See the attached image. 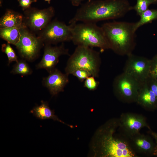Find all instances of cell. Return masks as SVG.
I'll return each instance as SVG.
<instances>
[{"instance_id": "1", "label": "cell", "mask_w": 157, "mask_h": 157, "mask_svg": "<svg viewBox=\"0 0 157 157\" xmlns=\"http://www.w3.org/2000/svg\"><path fill=\"white\" fill-rule=\"evenodd\" d=\"M131 7L127 0H88L77 10L69 23H95L121 18L131 10Z\"/></svg>"}, {"instance_id": "2", "label": "cell", "mask_w": 157, "mask_h": 157, "mask_svg": "<svg viewBox=\"0 0 157 157\" xmlns=\"http://www.w3.org/2000/svg\"><path fill=\"white\" fill-rule=\"evenodd\" d=\"M119 119L110 120L98 132L97 143V153L102 157H137L127 138L117 130Z\"/></svg>"}, {"instance_id": "3", "label": "cell", "mask_w": 157, "mask_h": 157, "mask_svg": "<svg viewBox=\"0 0 157 157\" xmlns=\"http://www.w3.org/2000/svg\"><path fill=\"white\" fill-rule=\"evenodd\" d=\"M134 22L113 21L105 23L101 26L110 49L121 56L132 53L136 45Z\"/></svg>"}, {"instance_id": "4", "label": "cell", "mask_w": 157, "mask_h": 157, "mask_svg": "<svg viewBox=\"0 0 157 157\" xmlns=\"http://www.w3.org/2000/svg\"><path fill=\"white\" fill-rule=\"evenodd\" d=\"M72 25L71 41L74 45L96 47L102 51L110 49L101 27L95 23L83 22Z\"/></svg>"}, {"instance_id": "5", "label": "cell", "mask_w": 157, "mask_h": 157, "mask_svg": "<svg viewBox=\"0 0 157 157\" xmlns=\"http://www.w3.org/2000/svg\"><path fill=\"white\" fill-rule=\"evenodd\" d=\"M101 64L99 52L90 47L77 46L67 60L65 71V73L69 75L76 70L84 69L92 76L97 77Z\"/></svg>"}, {"instance_id": "6", "label": "cell", "mask_w": 157, "mask_h": 157, "mask_svg": "<svg viewBox=\"0 0 157 157\" xmlns=\"http://www.w3.org/2000/svg\"><path fill=\"white\" fill-rule=\"evenodd\" d=\"M140 84L133 78L123 72L117 76L113 83L116 96L123 102H136Z\"/></svg>"}, {"instance_id": "7", "label": "cell", "mask_w": 157, "mask_h": 157, "mask_svg": "<svg viewBox=\"0 0 157 157\" xmlns=\"http://www.w3.org/2000/svg\"><path fill=\"white\" fill-rule=\"evenodd\" d=\"M43 43L24 26L21 29L20 38L15 46L22 58L31 61L38 56Z\"/></svg>"}, {"instance_id": "8", "label": "cell", "mask_w": 157, "mask_h": 157, "mask_svg": "<svg viewBox=\"0 0 157 157\" xmlns=\"http://www.w3.org/2000/svg\"><path fill=\"white\" fill-rule=\"evenodd\" d=\"M72 25L54 20L41 31L38 37L46 44H55L71 41Z\"/></svg>"}, {"instance_id": "9", "label": "cell", "mask_w": 157, "mask_h": 157, "mask_svg": "<svg viewBox=\"0 0 157 157\" xmlns=\"http://www.w3.org/2000/svg\"><path fill=\"white\" fill-rule=\"evenodd\" d=\"M127 56L123 72L140 84L146 82L149 77L151 60L132 53Z\"/></svg>"}, {"instance_id": "10", "label": "cell", "mask_w": 157, "mask_h": 157, "mask_svg": "<svg viewBox=\"0 0 157 157\" xmlns=\"http://www.w3.org/2000/svg\"><path fill=\"white\" fill-rule=\"evenodd\" d=\"M55 13L52 6L41 10L31 7L25 10L24 23L32 31H42L51 22Z\"/></svg>"}, {"instance_id": "11", "label": "cell", "mask_w": 157, "mask_h": 157, "mask_svg": "<svg viewBox=\"0 0 157 157\" xmlns=\"http://www.w3.org/2000/svg\"><path fill=\"white\" fill-rule=\"evenodd\" d=\"M119 119L118 130L127 138L140 133L144 127L151 129L143 115L131 113L122 114Z\"/></svg>"}, {"instance_id": "12", "label": "cell", "mask_w": 157, "mask_h": 157, "mask_svg": "<svg viewBox=\"0 0 157 157\" xmlns=\"http://www.w3.org/2000/svg\"><path fill=\"white\" fill-rule=\"evenodd\" d=\"M68 55V50L65 47L63 44L55 46L46 44L42 58L36 65V68L45 69L49 73L55 68L60 56Z\"/></svg>"}, {"instance_id": "13", "label": "cell", "mask_w": 157, "mask_h": 157, "mask_svg": "<svg viewBox=\"0 0 157 157\" xmlns=\"http://www.w3.org/2000/svg\"><path fill=\"white\" fill-rule=\"evenodd\" d=\"M127 138L131 147L138 155L154 156L157 151L155 142L149 135L139 133Z\"/></svg>"}, {"instance_id": "14", "label": "cell", "mask_w": 157, "mask_h": 157, "mask_svg": "<svg viewBox=\"0 0 157 157\" xmlns=\"http://www.w3.org/2000/svg\"><path fill=\"white\" fill-rule=\"evenodd\" d=\"M49 74L47 76L43 78L42 83L52 95L55 96L64 91L69 82V75L56 68Z\"/></svg>"}, {"instance_id": "15", "label": "cell", "mask_w": 157, "mask_h": 157, "mask_svg": "<svg viewBox=\"0 0 157 157\" xmlns=\"http://www.w3.org/2000/svg\"><path fill=\"white\" fill-rule=\"evenodd\" d=\"M136 103L148 111L157 109V99L147 81L140 85Z\"/></svg>"}, {"instance_id": "16", "label": "cell", "mask_w": 157, "mask_h": 157, "mask_svg": "<svg viewBox=\"0 0 157 157\" xmlns=\"http://www.w3.org/2000/svg\"><path fill=\"white\" fill-rule=\"evenodd\" d=\"M24 25V16L11 9L7 10L0 19V28L19 27Z\"/></svg>"}, {"instance_id": "17", "label": "cell", "mask_w": 157, "mask_h": 157, "mask_svg": "<svg viewBox=\"0 0 157 157\" xmlns=\"http://www.w3.org/2000/svg\"><path fill=\"white\" fill-rule=\"evenodd\" d=\"M30 113L37 118L41 120L52 119L65 124L56 116L54 112L49 106L47 102L42 101L41 104L35 107Z\"/></svg>"}, {"instance_id": "18", "label": "cell", "mask_w": 157, "mask_h": 157, "mask_svg": "<svg viewBox=\"0 0 157 157\" xmlns=\"http://www.w3.org/2000/svg\"><path fill=\"white\" fill-rule=\"evenodd\" d=\"M24 26L0 28V37L8 43L15 46L19 40L21 29Z\"/></svg>"}, {"instance_id": "19", "label": "cell", "mask_w": 157, "mask_h": 157, "mask_svg": "<svg viewBox=\"0 0 157 157\" xmlns=\"http://www.w3.org/2000/svg\"><path fill=\"white\" fill-rule=\"evenodd\" d=\"M140 16L139 20L134 23V28L136 31L141 26L157 19V9H148Z\"/></svg>"}, {"instance_id": "20", "label": "cell", "mask_w": 157, "mask_h": 157, "mask_svg": "<svg viewBox=\"0 0 157 157\" xmlns=\"http://www.w3.org/2000/svg\"><path fill=\"white\" fill-rule=\"evenodd\" d=\"M32 70L25 60H18L14 65L11 71L13 74H20L23 76L31 74Z\"/></svg>"}, {"instance_id": "21", "label": "cell", "mask_w": 157, "mask_h": 157, "mask_svg": "<svg viewBox=\"0 0 157 157\" xmlns=\"http://www.w3.org/2000/svg\"><path fill=\"white\" fill-rule=\"evenodd\" d=\"M136 4L131 7V10H134L137 15L140 16L144 12L147 10L149 6L157 3V0H136Z\"/></svg>"}, {"instance_id": "22", "label": "cell", "mask_w": 157, "mask_h": 157, "mask_svg": "<svg viewBox=\"0 0 157 157\" xmlns=\"http://www.w3.org/2000/svg\"><path fill=\"white\" fill-rule=\"evenodd\" d=\"M8 43L2 45L1 50L7 55L8 58V65L12 62L18 61L17 56L14 50Z\"/></svg>"}, {"instance_id": "23", "label": "cell", "mask_w": 157, "mask_h": 157, "mask_svg": "<svg viewBox=\"0 0 157 157\" xmlns=\"http://www.w3.org/2000/svg\"><path fill=\"white\" fill-rule=\"evenodd\" d=\"M99 82L96 81L95 77L90 76L87 78L84 81V87L90 90H94L97 88Z\"/></svg>"}, {"instance_id": "24", "label": "cell", "mask_w": 157, "mask_h": 157, "mask_svg": "<svg viewBox=\"0 0 157 157\" xmlns=\"http://www.w3.org/2000/svg\"><path fill=\"white\" fill-rule=\"evenodd\" d=\"M76 77L81 82H83L89 76H92L87 71L82 69H77L74 71L71 74Z\"/></svg>"}, {"instance_id": "25", "label": "cell", "mask_w": 157, "mask_h": 157, "mask_svg": "<svg viewBox=\"0 0 157 157\" xmlns=\"http://www.w3.org/2000/svg\"><path fill=\"white\" fill-rule=\"evenodd\" d=\"M151 60L149 77L157 80V54Z\"/></svg>"}, {"instance_id": "26", "label": "cell", "mask_w": 157, "mask_h": 157, "mask_svg": "<svg viewBox=\"0 0 157 157\" xmlns=\"http://www.w3.org/2000/svg\"><path fill=\"white\" fill-rule=\"evenodd\" d=\"M147 82L157 99V80L149 77Z\"/></svg>"}, {"instance_id": "27", "label": "cell", "mask_w": 157, "mask_h": 157, "mask_svg": "<svg viewBox=\"0 0 157 157\" xmlns=\"http://www.w3.org/2000/svg\"><path fill=\"white\" fill-rule=\"evenodd\" d=\"M19 4L23 10H25L31 8V4L36 2L37 0H17Z\"/></svg>"}, {"instance_id": "28", "label": "cell", "mask_w": 157, "mask_h": 157, "mask_svg": "<svg viewBox=\"0 0 157 157\" xmlns=\"http://www.w3.org/2000/svg\"><path fill=\"white\" fill-rule=\"evenodd\" d=\"M148 133L152 136L154 139L157 149V133L153 131L151 129L149 130Z\"/></svg>"}, {"instance_id": "29", "label": "cell", "mask_w": 157, "mask_h": 157, "mask_svg": "<svg viewBox=\"0 0 157 157\" xmlns=\"http://www.w3.org/2000/svg\"><path fill=\"white\" fill-rule=\"evenodd\" d=\"M72 5L74 6H79L83 1L85 0H69Z\"/></svg>"}, {"instance_id": "30", "label": "cell", "mask_w": 157, "mask_h": 157, "mask_svg": "<svg viewBox=\"0 0 157 157\" xmlns=\"http://www.w3.org/2000/svg\"><path fill=\"white\" fill-rule=\"evenodd\" d=\"M45 1H47L49 4H50L51 0H44Z\"/></svg>"}, {"instance_id": "31", "label": "cell", "mask_w": 157, "mask_h": 157, "mask_svg": "<svg viewBox=\"0 0 157 157\" xmlns=\"http://www.w3.org/2000/svg\"><path fill=\"white\" fill-rule=\"evenodd\" d=\"M154 156H157V151L154 154Z\"/></svg>"}]
</instances>
